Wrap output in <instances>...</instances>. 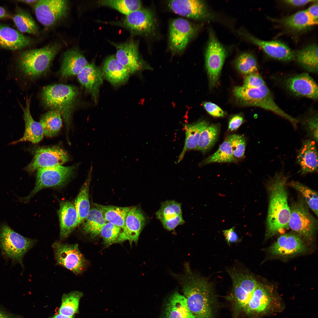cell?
<instances>
[{"label": "cell", "mask_w": 318, "mask_h": 318, "mask_svg": "<svg viewBox=\"0 0 318 318\" xmlns=\"http://www.w3.org/2000/svg\"><path fill=\"white\" fill-rule=\"evenodd\" d=\"M315 141L304 140L297 153V162L302 174L316 172L318 169V152Z\"/></svg>", "instance_id": "cell-23"}, {"label": "cell", "mask_w": 318, "mask_h": 318, "mask_svg": "<svg viewBox=\"0 0 318 318\" xmlns=\"http://www.w3.org/2000/svg\"><path fill=\"white\" fill-rule=\"evenodd\" d=\"M265 85L264 80L257 72L247 75L244 80L242 86L247 88H255Z\"/></svg>", "instance_id": "cell-49"}, {"label": "cell", "mask_w": 318, "mask_h": 318, "mask_svg": "<svg viewBox=\"0 0 318 318\" xmlns=\"http://www.w3.org/2000/svg\"><path fill=\"white\" fill-rule=\"evenodd\" d=\"M281 23L286 27L294 30H301L317 24L306 10L299 11L283 19Z\"/></svg>", "instance_id": "cell-37"}, {"label": "cell", "mask_w": 318, "mask_h": 318, "mask_svg": "<svg viewBox=\"0 0 318 318\" xmlns=\"http://www.w3.org/2000/svg\"><path fill=\"white\" fill-rule=\"evenodd\" d=\"M219 127L216 124L208 125L201 131L196 150L205 153L213 146L219 132Z\"/></svg>", "instance_id": "cell-39"}, {"label": "cell", "mask_w": 318, "mask_h": 318, "mask_svg": "<svg viewBox=\"0 0 318 318\" xmlns=\"http://www.w3.org/2000/svg\"><path fill=\"white\" fill-rule=\"evenodd\" d=\"M231 145L233 156L237 160L244 157L246 148V141L242 135L234 134L227 138Z\"/></svg>", "instance_id": "cell-47"}, {"label": "cell", "mask_w": 318, "mask_h": 318, "mask_svg": "<svg viewBox=\"0 0 318 318\" xmlns=\"http://www.w3.org/2000/svg\"><path fill=\"white\" fill-rule=\"evenodd\" d=\"M107 222L101 211L97 208L90 209L82 226V230L85 233L94 238L100 234L103 226Z\"/></svg>", "instance_id": "cell-34"}, {"label": "cell", "mask_w": 318, "mask_h": 318, "mask_svg": "<svg viewBox=\"0 0 318 318\" xmlns=\"http://www.w3.org/2000/svg\"><path fill=\"white\" fill-rule=\"evenodd\" d=\"M73 317H70L65 316L60 313L57 314L49 318H73Z\"/></svg>", "instance_id": "cell-58"}, {"label": "cell", "mask_w": 318, "mask_h": 318, "mask_svg": "<svg viewBox=\"0 0 318 318\" xmlns=\"http://www.w3.org/2000/svg\"><path fill=\"white\" fill-rule=\"evenodd\" d=\"M170 9L179 15L195 20L205 18L208 16L205 3L198 0H174L168 2Z\"/></svg>", "instance_id": "cell-18"}, {"label": "cell", "mask_w": 318, "mask_h": 318, "mask_svg": "<svg viewBox=\"0 0 318 318\" xmlns=\"http://www.w3.org/2000/svg\"><path fill=\"white\" fill-rule=\"evenodd\" d=\"M184 273L174 275L181 283L188 306L196 318H214L215 296L207 279L194 273L185 264Z\"/></svg>", "instance_id": "cell-1"}, {"label": "cell", "mask_w": 318, "mask_h": 318, "mask_svg": "<svg viewBox=\"0 0 318 318\" xmlns=\"http://www.w3.org/2000/svg\"><path fill=\"white\" fill-rule=\"evenodd\" d=\"M62 117L60 112L56 110H51L42 115L39 122L44 135L51 137L58 134L62 127Z\"/></svg>", "instance_id": "cell-36"}, {"label": "cell", "mask_w": 318, "mask_h": 318, "mask_svg": "<svg viewBox=\"0 0 318 318\" xmlns=\"http://www.w3.org/2000/svg\"><path fill=\"white\" fill-rule=\"evenodd\" d=\"M76 167L74 165H57L39 168L37 170L35 187L31 193L23 198L28 201L39 191L48 187L61 186L72 176Z\"/></svg>", "instance_id": "cell-9"}, {"label": "cell", "mask_w": 318, "mask_h": 318, "mask_svg": "<svg viewBox=\"0 0 318 318\" xmlns=\"http://www.w3.org/2000/svg\"><path fill=\"white\" fill-rule=\"evenodd\" d=\"M182 215L181 203L174 200L162 202L160 208L156 213L157 218L160 221Z\"/></svg>", "instance_id": "cell-44"}, {"label": "cell", "mask_w": 318, "mask_h": 318, "mask_svg": "<svg viewBox=\"0 0 318 318\" xmlns=\"http://www.w3.org/2000/svg\"><path fill=\"white\" fill-rule=\"evenodd\" d=\"M233 94L241 104L247 106L261 107L271 111L289 122L295 128L298 120L286 113L276 103L269 89L266 85L255 88H247L242 86L235 87Z\"/></svg>", "instance_id": "cell-4"}, {"label": "cell", "mask_w": 318, "mask_h": 318, "mask_svg": "<svg viewBox=\"0 0 318 318\" xmlns=\"http://www.w3.org/2000/svg\"><path fill=\"white\" fill-rule=\"evenodd\" d=\"M0 318H21L19 315L9 313L0 308Z\"/></svg>", "instance_id": "cell-56"}, {"label": "cell", "mask_w": 318, "mask_h": 318, "mask_svg": "<svg viewBox=\"0 0 318 318\" xmlns=\"http://www.w3.org/2000/svg\"><path fill=\"white\" fill-rule=\"evenodd\" d=\"M286 3L295 6H300L305 5L311 2H318L314 0H286L284 1Z\"/></svg>", "instance_id": "cell-55"}, {"label": "cell", "mask_w": 318, "mask_h": 318, "mask_svg": "<svg viewBox=\"0 0 318 318\" xmlns=\"http://www.w3.org/2000/svg\"><path fill=\"white\" fill-rule=\"evenodd\" d=\"M209 38L205 54V63L210 85L212 87L218 80L226 52L212 32H210Z\"/></svg>", "instance_id": "cell-11"}, {"label": "cell", "mask_w": 318, "mask_h": 318, "mask_svg": "<svg viewBox=\"0 0 318 318\" xmlns=\"http://www.w3.org/2000/svg\"><path fill=\"white\" fill-rule=\"evenodd\" d=\"M198 27L187 20L181 18L173 20L170 26V48L174 53L183 51L197 31Z\"/></svg>", "instance_id": "cell-12"}, {"label": "cell", "mask_w": 318, "mask_h": 318, "mask_svg": "<svg viewBox=\"0 0 318 318\" xmlns=\"http://www.w3.org/2000/svg\"><path fill=\"white\" fill-rule=\"evenodd\" d=\"M249 38L258 45L269 56L279 60L288 61L294 59V54L284 43L277 40L263 41L253 37Z\"/></svg>", "instance_id": "cell-27"}, {"label": "cell", "mask_w": 318, "mask_h": 318, "mask_svg": "<svg viewBox=\"0 0 318 318\" xmlns=\"http://www.w3.org/2000/svg\"><path fill=\"white\" fill-rule=\"evenodd\" d=\"M125 27L135 33L146 35L153 34L157 27L153 12L147 8H141L126 15L123 21Z\"/></svg>", "instance_id": "cell-15"}, {"label": "cell", "mask_w": 318, "mask_h": 318, "mask_svg": "<svg viewBox=\"0 0 318 318\" xmlns=\"http://www.w3.org/2000/svg\"><path fill=\"white\" fill-rule=\"evenodd\" d=\"M225 240L228 245L238 242L239 240L238 235L234 230V227L222 231Z\"/></svg>", "instance_id": "cell-52"}, {"label": "cell", "mask_w": 318, "mask_h": 318, "mask_svg": "<svg viewBox=\"0 0 318 318\" xmlns=\"http://www.w3.org/2000/svg\"><path fill=\"white\" fill-rule=\"evenodd\" d=\"M235 65L237 70L242 74L249 75L257 72L256 60L251 54L244 53L236 59Z\"/></svg>", "instance_id": "cell-45"}, {"label": "cell", "mask_w": 318, "mask_h": 318, "mask_svg": "<svg viewBox=\"0 0 318 318\" xmlns=\"http://www.w3.org/2000/svg\"><path fill=\"white\" fill-rule=\"evenodd\" d=\"M288 89L296 95L314 100L318 99V86L307 73H303L291 77L286 81Z\"/></svg>", "instance_id": "cell-19"}, {"label": "cell", "mask_w": 318, "mask_h": 318, "mask_svg": "<svg viewBox=\"0 0 318 318\" xmlns=\"http://www.w3.org/2000/svg\"><path fill=\"white\" fill-rule=\"evenodd\" d=\"M13 21L21 32L32 34L38 33V28L34 21L28 13L18 8L13 17Z\"/></svg>", "instance_id": "cell-40"}, {"label": "cell", "mask_w": 318, "mask_h": 318, "mask_svg": "<svg viewBox=\"0 0 318 318\" xmlns=\"http://www.w3.org/2000/svg\"><path fill=\"white\" fill-rule=\"evenodd\" d=\"M88 64L79 50L75 49L69 50L64 54L60 70L62 76L67 78L77 75Z\"/></svg>", "instance_id": "cell-28"}, {"label": "cell", "mask_w": 318, "mask_h": 318, "mask_svg": "<svg viewBox=\"0 0 318 318\" xmlns=\"http://www.w3.org/2000/svg\"><path fill=\"white\" fill-rule=\"evenodd\" d=\"M83 295L82 292L78 291H74L64 294L62 298L59 313L74 317L79 312L80 301Z\"/></svg>", "instance_id": "cell-38"}, {"label": "cell", "mask_w": 318, "mask_h": 318, "mask_svg": "<svg viewBox=\"0 0 318 318\" xmlns=\"http://www.w3.org/2000/svg\"><path fill=\"white\" fill-rule=\"evenodd\" d=\"M98 3L115 9L126 15L142 8V3L138 0H103Z\"/></svg>", "instance_id": "cell-42"}, {"label": "cell", "mask_w": 318, "mask_h": 318, "mask_svg": "<svg viewBox=\"0 0 318 318\" xmlns=\"http://www.w3.org/2000/svg\"><path fill=\"white\" fill-rule=\"evenodd\" d=\"M290 210L289 227L307 240H311L317 228V222L303 198L293 203Z\"/></svg>", "instance_id": "cell-8"}, {"label": "cell", "mask_w": 318, "mask_h": 318, "mask_svg": "<svg viewBox=\"0 0 318 318\" xmlns=\"http://www.w3.org/2000/svg\"><path fill=\"white\" fill-rule=\"evenodd\" d=\"M30 97L27 96L25 107H23L20 104L23 112V117L25 124L23 135L19 139L10 143V145H14L25 141L37 143L43 138L44 135L41 125L39 122L35 121L31 115L30 110Z\"/></svg>", "instance_id": "cell-21"}, {"label": "cell", "mask_w": 318, "mask_h": 318, "mask_svg": "<svg viewBox=\"0 0 318 318\" xmlns=\"http://www.w3.org/2000/svg\"><path fill=\"white\" fill-rule=\"evenodd\" d=\"M299 192L306 203L317 216L318 215V195L315 191L309 188L299 181H292L287 183Z\"/></svg>", "instance_id": "cell-41"}, {"label": "cell", "mask_w": 318, "mask_h": 318, "mask_svg": "<svg viewBox=\"0 0 318 318\" xmlns=\"http://www.w3.org/2000/svg\"><path fill=\"white\" fill-rule=\"evenodd\" d=\"M101 71L103 78L115 86L126 82L130 74L127 69L114 55L108 57L106 59Z\"/></svg>", "instance_id": "cell-24"}, {"label": "cell", "mask_w": 318, "mask_h": 318, "mask_svg": "<svg viewBox=\"0 0 318 318\" xmlns=\"http://www.w3.org/2000/svg\"><path fill=\"white\" fill-rule=\"evenodd\" d=\"M114 45L116 48L115 57L127 69L130 74L144 68H150L145 63L140 56L137 43L131 40Z\"/></svg>", "instance_id": "cell-16"}, {"label": "cell", "mask_w": 318, "mask_h": 318, "mask_svg": "<svg viewBox=\"0 0 318 318\" xmlns=\"http://www.w3.org/2000/svg\"><path fill=\"white\" fill-rule=\"evenodd\" d=\"M243 118L240 115H233L230 119L228 125V129L231 131L237 130L242 124Z\"/></svg>", "instance_id": "cell-53"}, {"label": "cell", "mask_w": 318, "mask_h": 318, "mask_svg": "<svg viewBox=\"0 0 318 318\" xmlns=\"http://www.w3.org/2000/svg\"><path fill=\"white\" fill-rule=\"evenodd\" d=\"M9 16V14L5 9L3 7L0 6V19L7 18Z\"/></svg>", "instance_id": "cell-57"}, {"label": "cell", "mask_w": 318, "mask_h": 318, "mask_svg": "<svg viewBox=\"0 0 318 318\" xmlns=\"http://www.w3.org/2000/svg\"><path fill=\"white\" fill-rule=\"evenodd\" d=\"M204 108L211 115L216 117L224 116L225 113L218 106L210 102H205L203 103Z\"/></svg>", "instance_id": "cell-50"}, {"label": "cell", "mask_w": 318, "mask_h": 318, "mask_svg": "<svg viewBox=\"0 0 318 318\" xmlns=\"http://www.w3.org/2000/svg\"><path fill=\"white\" fill-rule=\"evenodd\" d=\"M165 315V318H196L188 306L186 297L178 292L170 298Z\"/></svg>", "instance_id": "cell-29"}, {"label": "cell", "mask_w": 318, "mask_h": 318, "mask_svg": "<svg viewBox=\"0 0 318 318\" xmlns=\"http://www.w3.org/2000/svg\"><path fill=\"white\" fill-rule=\"evenodd\" d=\"M288 176L277 172L267 185L269 206L266 220V236L271 237L289 228L290 207L286 186Z\"/></svg>", "instance_id": "cell-2"}, {"label": "cell", "mask_w": 318, "mask_h": 318, "mask_svg": "<svg viewBox=\"0 0 318 318\" xmlns=\"http://www.w3.org/2000/svg\"><path fill=\"white\" fill-rule=\"evenodd\" d=\"M145 223V217L140 208L137 206L131 207L116 243H121L128 240L131 245L133 242L137 244Z\"/></svg>", "instance_id": "cell-17"}, {"label": "cell", "mask_w": 318, "mask_h": 318, "mask_svg": "<svg viewBox=\"0 0 318 318\" xmlns=\"http://www.w3.org/2000/svg\"><path fill=\"white\" fill-rule=\"evenodd\" d=\"M60 225V237H67L79 225L77 213L74 204L69 201L61 202L58 212Z\"/></svg>", "instance_id": "cell-26"}, {"label": "cell", "mask_w": 318, "mask_h": 318, "mask_svg": "<svg viewBox=\"0 0 318 318\" xmlns=\"http://www.w3.org/2000/svg\"><path fill=\"white\" fill-rule=\"evenodd\" d=\"M269 250L273 255L286 256L304 252L307 248L299 236L287 233L280 236Z\"/></svg>", "instance_id": "cell-20"}, {"label": "cell", "mask_w": 318, "mask_h": 318, "mask_svg": "<svg viewBox=\"0 0 318 318\" xmlns=\"http://www.w3.org/2000/svg\"><path fill=\"white\" fill-rule=\"evenodd\" d=\"M121 229L120 228L107 222L102 227L100 233L104 244L108 246L116 243L122 231Z\"/></svg>", "instance_id": "cell-46"}, {"label": "cell", "mask_w": 318, "mask_h": 318, "mask_svg": "<svg viewBox=\"0 0 318 318\" xmlns=\"http://www.w3.org/2000/svg\"><path fill=\"white\" fill-rule=\"evenodd\" d=\"M304 130L307 135L317 143L318 142V116L315 114L305 119L302 122Z\"/></svg>", "instance_id": "cell-48"}, {"label": "cell", "mask_w": 318, "mask_h": 318, "mask_svg": "<svg viewBox=\"0 0 318 318\" xmlns=\"http://www.w3.org/2000/svg\"><path fill=\"white\" fill-rule=\"evenodd\" d=\"M232 281V291L228 298L233 307L235 318L244 309L254 292L259 285L249 273L236 269H228Z\"/></svg>", "instance_id": "cell-6"}, {"label": "cell", "mask_w": 318, "mask_h": 318, "mask_svg": "<svg viewBox=\"0 0 318 318\" xmlns=\"http://www.w3.org/2000/svg\"><path fill=\"white\" fill-rule=\"evenodd\" d=\"M67 2L64 0H38L34 11L38 21L43 25L51 26L66 15Z\"/></svg>", "instance_id": "cell-14"}, {"label": "cell", "mask_w": 318, "mask_h": 318, "mask_svg": "<svg viewBox=\"0 0 318 318\" xmlns=\"http://www.w3.org/2000/svg\"><path fill=\"white\" fill-rule=\"evenodd\" d=\"M306 10L314 20L318 21V2L310 6Z\"/></svg>", "instance_id": "cell-54"}, {"label": "cell", "mask_w": 318, "mask_h": 318, "mask_svg": "<svg viewBox=\"0 0 318 318\" xmlns=\"http://www.w3.org/2000/svg\"><path fill=\"white\" fill-rule=\"evenodd\" d=\"M92 168V164L87 178L75 201L74 205L78 216L79 225L84 221L90 210L89 189Z\"/></svg>", "instance_id": "cell-32"}, {"label": "cell", "mask_w": 318, "mask_h": 318, "mask_svg": "<svg viewBox=\"0 0 318 318\" xmlns=\"http://www.w3.org/2000/svg\"><path fill=\"white\" fill-rule=\"evenodd\" d=\"M31 42L28 37L0 23V48L19 50L29 46Z\"/></svg>", "instance_id": "cell-25"}, {"label": "cell", "mask_w": 318, "mask_h": 318, "mask_svg": "<svg viewBox=\"0 0 318 318\" xmlns=\"http://www.w3.org/2000/svg\"><path fill=\"white\" fill-rule=\"evenodd\" d=\"M160 221L164 228L169 231L174 229L177 226L183 224L185 222L182 215L172 218L163 220Z\"/></svg>", "instance_id": "cell-51"}, {"label": "cell", "mask_w": 318, "mask_h": 318, "mask_svg": "<svg viewBox=\"0 0 318 318\" xmlns=\"http://www.w3.org/2000/svg\"><path fill=\"white\" fill-rule=\"evenodd\" d=\"M294 54V59L304 68L309 71H318V47L316 44L310 45L298 51Z\"/></svg>", "instance_id": "cell-35"}, {"label": "cell", "mask_w": 318, "mask_h": 318, "mask_svg": "<svg viewBox=\"0 0 318 318\" xmlns=\"http://www.w3.org/2000/svg\"><path fill=\"white\" fill-rule=\"evenodd\" d=\"M272 300L266 289L259 284L254 292L244 311L248 314L259 313L266 310Z\"/></svg>", "instance_id": "cell-31"}, {"label": "cell", "mask_w": 318, "mask_h": 318, "mask_svg": "<svg viewBox=\"0 0 318 318\" xmlns=\"http://www.w3.org/2000/svg\"><path fill=\"white\" fill-rule=\"evenodd\" d=\"M52 246L57 265L64 267L76 274L82 271L85 260L78 244H67L56 241Z\"/></svg>", "instance_id": "cell-10"}, {"label": "cell", "mask_w": 318, "mask_h": 318, "mask_svg": "<svg viewBox=\"0 0 318 318\" xmlns=\"http://www.w3.org/2000/svg\"><path fill=\"white\" fill-rule=\"evenodd\" d=\"M38 1V0H23L18 1L21 2L29 4H36V3Z\"/></svg>", "instance_id": "cell-59"}, {"label": "cell", "mask_w": 318, "mask_h": 318, "mask_svg": "<svg viewBox=\"0 0 318 318\" xmlns=\"http://www.w3.org/2000/svg\"><path fill=\"white\" fill-rule=\"evenodd\" d=\"M59 48L57 45H49L40 49L22 52L17 59L18 68L29 78L39 76L48 70Z\"/></svg>", "instance_id": "cell-5"}, {"label": "cell", "mask_w": 318, "mask_h": 318, "mask_svg": "<svg viewBox=\"0 0 318 318\" xmlns=\"http://www.w3.org/2000/svg\"><path fill=\"white\" fill-rule=\"evenodd\" d=\"M96 207L102 213L107 222L113 224L122 229L125 220L131 207L105 206L94 203Z\"/></svg>", "instance_id": "cell-33"}, {"label": "cell", "mask_w": 318, "mask_h": 318, "mask_svg": "<svg viewBox=\"0 0 318 318\" xmlns=\"http://www.w3.org/2000/svg\"><path fill=\"white\" fill-rule=\"evenodd\" d=\"M236 160L233 156L230 144L226 139L220 145L217 150L204 160L202 165L212 163H231Z\"/></svg>", "instance_id": "cell-43"}, {"label": "cell", "mask_w": 318, "mask_h": 318, "mask_svg": "<svg viewBox=\"0 0 318 318\" xmlns=\"http://www.w3.org/2000/svg\"><path fill=\"white\" fill-rule=\"evenodd\" d=\"M81 85L92 95L95 102L98 97L99 88L103 82L101 70L94 63L88 64L77 75Z\"/></svg>", "instance_id": "cell-22"}, {"label": "cell", "mask_w": 318, "mask_h": 318, "mask_svg": "<svg viewBox=\"0 0 318 318\" xmlns=\"http://www.w3.org/2000/svg\"><path fill=\"white\" fill-rule=\"evenodd\" d=\"M36 241L23 236L5 223L0 224V248L2 255L23 266L25 254L35 244Z\"/></svg>", "instance_id": "cell-7"}, {"label": "cell", "mask_w": 318, "mask_h": 318, "mask_svg": "<svg viewBox=\"0 0 318 318\" xmlns=\"http://www.w3.org/2000/svg\"><path fill=\"white\" fill-rule=\"evenodd\" d=\"M208 125V123L205 120L200 121L196 123L184 125L186 135L185 144L176 163L182 160L187 151L196 150L202 131Z\"/></svg>", "instance_id": "cell-30"}, {"label": "cell", "mask_w": 318, "mask_h": 318, "mask_svg": "<svg viewBox=\"0 0 318 318\" xmlns=\"http://www.w3.org/2000/svg\"><path fill=\"white\" fill-rule=\"evenodd\" d=\"M79 95L74 86L62 84L47 85L43 89L42 97L44 105L61 113L67 130L71 125L72 116Z\"/></svg>", "instance_id": "cell-3"}, {"label": "cell", "mask_w": 318, "mask_h": 318, "mask_svg": "<svg viewBox=\"0 0 318 318\" xmlns=\"http://www.w3.org/2000/svg\"><path fill=\"white\" fill-rule=\"evenodd\" d=\"M34 151L32 160L24 168L30 174L39 168L61 165L69 159L67 152L59 147L42 148Z\"/></svg>", "instance_id": "cell-13"}]
</instances>
